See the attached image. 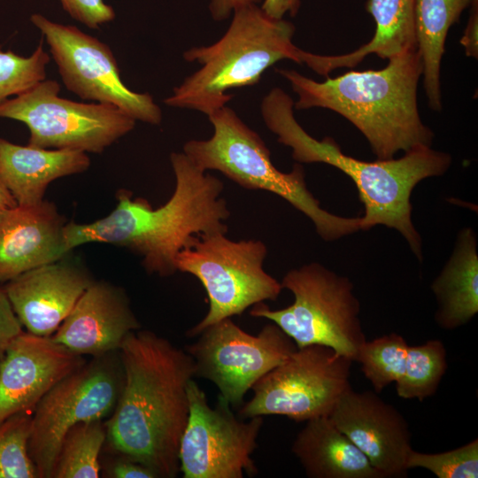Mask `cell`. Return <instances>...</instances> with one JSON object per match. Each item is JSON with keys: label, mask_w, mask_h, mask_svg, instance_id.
Returning a JSON list of instances; mask_svg holds the SVG:
<instances>
[{"label": "cell", "mask_w": 478, "mask_h": 478, "mask_svg": "<svg viewBox=\"0 0 478 478\" xmlns=\"http://www.w3.org/2000/svg\"><path fill=\"white\" fill-rule=\"evenodd\" d=\"M30 20L43 35L69 91L83 100L114 105L135 120L160 125V107L149 93L135 92L124 84L107 44L40 13L32 14Z\"/></svg>", "instance_id": "obj_12"}, {"label": "cell", "mask_w": 478, "mask_h": 478, "mask_svg": "<svg viewBox=\"0 0 478 478\" xmlns=\"http://www.w3.org/2000/svg\"><path fill=\"white\" fill-rule=\"evenodd\" d=\"M406 466L424 468L437 478H477L478 439H474L454 450L439 453L410 451Z\"/></svg>", "instance_id": "obj_30"}, {"label": "cell", "mask_w": 478, "mask_h": 478, "mask_svg": "<svg viewBox=\"0 0 478 478\" xmlns=\"http://www.w3.org/2000/svg\"><path fill=\"white\" fill-rule=\"evenodd\" d=\"M185 350L195 366V377L211 381L232 408L243 404L246 393L296 349L293 340L274 322L257 335L243 330L231 318L198 335Z\"/></svg>", "instance_id": "obj_14"}, {"label": "cell", "mask_w": 478, "mask_h": 478, "mask_svg": "<svg viewBox=\"0 0 478 478\" xmlns=\"http://www.w3.org/2000/svg\"><path fill=\"white\" fill-rule=\"evenodd\" d=\"M170 161L175 187L167 202L152 208L145 198H133L130 191L120 189L107 216L90 223H66L68 250L90 243L126 248L142 258L147 273L167 277L177 272L179 252L197 236L227 234L230 212L221 197L223 182L184 152L171 153Z\"/></svg>", "instance_id": "obj_2"}, {"label": "cell", "mask_w": 478, "mask_h": 478, "mask_svg": "<svg viewBox=\"0 0 478 478\" xmlns=\"http://www.w3.org/2000/svg\"><path fill=\"white\" fill-rule=\"evenodd\" d=\"M119 355L123 385L105 423L106 440L115 453L149 466L158 477H176L193 359L166 338L139 329L126 337Z\"/></svg>", "instance_id": "obj_1"}, {"label": "cell", "mask_w": 478, "mask_h": 478, "mask_svg": "<svg viewBox=\"0 0 478 478\" xmlns=\"http://www.w3.org/2000/svg\"><path fill=\"white\" fill-rule=\"evenodd\" d=\"M447 370V352L439 339L408 346L405 371L396 382L401 398L423 401L433 396Z\"/></svg>", "instance_id": "obj_26"}, {"label": "cell", "mask_w": 478, "mask_h": 478, "mask_svg": "<svg viewBox=\"0 0 478 478\" xmlns=\"http://www.w3.org/2000/svg\"><path fill=\"white\" fill-rule=\"evenodd\" d=\"M261 0H211L209 11L214 20L227 19L239 7L258 4Z\"/></svg>", "instance_id": "obj_36"}, {"label": "cell", "mask_w": 478, "mask_h": 478, "mask_svg": "<svg viewBox=\"0 0 478 478\" xmlns=\"http://www.w3.org/2000/svg\"><path fill=\"white\" fill-rule=\"evenodd\" d=\"M381 478L405 477L412 435L405 417L374 391L349 389L328 416Z\"/></svg>", "instance_id": "obj_15"}, {"label": "cell", "mask_w": 478, "mask_h": 478, "mask_svg": "<svg viewBox=\"0 0 478 478\" xmlns=\"http://www.w3.org/2000/svg\"><path fill=\"white\" fill-rule=\"evenodd\" d=\"M281 284L294 296L290 305L272 310L259 303L250 314L276 324L297 348L325 345L354 361L366 338L359 319L360 305L349 278L312 262L289 271Z\"/></svg>", "instance_id": "obj_7"}, {"label": "cell", "mask_w": 478, "mask_h": 478, "mask_svg": "<svg viewBox=\"0 0 478 478\" xmlns=\"http://www.w3.org/2000/svg\"><path fill=\"white\" fill-rule=\"evenodd\" d=\"M95 357L58 382L35 406L28 452L39 478H52L66 433L74 425L102 420L116 406L123 385L119 351Z\"/></svg>", "instance_id": "obj_9"}, {"label": "cell", "mask_w": 478, "mask_h": 478, "mask_svg": "<svg viewBox=\"0 0 478 478\" xmlns=\"http://www.w3.org/2000/svg\"><path fill=\"white\" fill-rule=\"evenodd\" d=\"M22 332V325L4 288L0 287V359L10 343Z\"/></svg>", "instance_id": "obj_32"}, {"label": "cell", "mask_w": 478, "mask_h": 478, "mask_svg": "<svg viewBox=\"0 0 478 478\" xmlns=\"http://www.w3.org/2000/svg\"><path fill=\"white\" fill-rule=\"evenodd\" d=\"M295 26L267 16L258 4L236 8L232 21L216 42L192 47L183 53L201 67L173 89L165 104L209 116L233 97L229 89L255 85L274 64L290 59L303 64V50L292 38Z\"/></svg>", "instance_id": "obj_5"}, {"label": "cell", "mask_w": 478, "mask_h": 478, "mask_svg": "<svg viewBox=\"0 0 478 478\" xmlns=\"http://www.w3.org/2000/svg\"><path fill=\"white\" fill-rule=\"evenodd\" d=\"M478 0H416V43L422 62L423 87L431 110H442L441 62L450 27Z\"/></svg>", "instance_id": "obj_24"}, {"label": "cell", "mask_w": 478, "mask_h": 478, "mask_svg": "<svg viewBox=\"0 0 478 478\" xmlns=\"http://www.w3.org/2000/svg\"><path fill=\"white\" fill-rule=\"evenodd\" d=\"M298 96L296 110H331L355 126L377 159L431 146L434 134L421 120L417 90L422 76L417 50L389 59L379 70H351L316 81L297 71L277 69Z\"/></svg>", "instance_id": "obj_4"}, {"label": "cell", "mask_w": 478, "mask_h": 478, "mask_svg": "<svg viewBox=\"0 0 478 478\" xmlns=\"http://www.w3.org/2000/svg\"><path fill=\"white\" fill-rule=\"evenodd\" d=\"M67 221L54 203L0 211V283L71 253L65 240Z\"/></svg>", "instance_id": "obj_19"}, {"label": "cell", "mask_w": 478, "mask_h": 478, "mask_svg": "<svg viewBox=\"0 0 478 478\" xmlns=\"http://www.w3.org/2000/svg\"><path fill=\"white\" fill-rule=\"evenodd\" d=\"M84 363L82 356L51 336L22 332L0 359V423L19 412H33L58 382Z\"/></svg>", "instance_id": "obj_16"}, {"label": "cell", "mask_w": 478, "mask_h": 478, "mask_svg": "<svg viewBox=\"0 0 478 478\" xmlns=\"http://www.w3.org/2000/svg\"><path fill=\"white\" fill-rule=\"evenodd\" d=\"M89 166V157L81 150L23 146L0 138V180L19 205L39 204L50 183Z\"/></svg>", "instance_id": "obj_20"}, {"label": "cell", "mask_w": 478, "mask_h": 478, "mask_svg": "<svg viewBox=\"0 0 478 478\" xmlns=\"http://www.w3.org/2000/svg\"><path fill=\"white\" fill-rule=\"evenodd\" d=\"M207 117L213 127L212 137L189 140L182 151L200 169L218 171L246 189L265 190L283 198L312 221L325 241L360 230V217H342L320 207L306 187L301 165H294L289 173L279 171L262 138L233 109L225 105Z\"/></svg>", "instance_id": "obj_6"}, {"label": "cell", "mask_w": 478, "mask_h": 478, "mask_svg": "<svg viewBox=\"0 0 478 478\" xmlns=\"http://www.w3.org/2000/svg\"><path fill=\"white\" fill-rule=\"evenodd\" d=\"M266 255L262 241H233L224 233L197 236L179 252L177 271L197 278L209 300L207 313L187 332L189 336L257 304L277 299L283 289L264 270Z\"/></svg>", "instance_id": "obj_8"}, {"label": "cell", "mask_w": 478, "mask_h": 478, "mask_svg": "<svg viewBox=\"0 0 478 478\" xmlns=\"http://www.w3.org/2000/svg\"><path fill=\"white\" fill-rule=\"evenodd\" d=\"M352 362L325 345L297 348L254 384L253 396L240 406L238 416L283 415L295 421L329 416L351 388Z\"/></svg>", "instance_id": "obj_11"}, {"label": "cell", "mask_w": 478, "mask_h": 478, "mask_svg": "<svg viewBox=\"0 0 478 478\" xmlns=\"http://www.w3.org/2000/svg\"><path fill=\"white\" fill-rule=\"evenodd\" d=\"M17 204L12 194L0 180V211Z\"/></svg>", "instance_id": "obj_37"}, {"label": "cell", "mask_w": 478, "mask_h": 478, "mask_svg": "<svg viewBox=\"0 0 478 478\" xmlns=\"http://www.w3.org/2000/svg\"><path fill=\"white\" fill-rule=\"evenodd\" d=\"M291 451L310 478H381L368 459L328 416L307 420Z\"/></svg>", "instance_id": "obj_22"}, {"label": "cell", "mask_w": 478, "mask_h": 478, "mask_svg": "<svg viewBox=\"0 0 478 478\" xmlns=\"http://www.w3.org/2000/svg\"><path fill=\"white\" fill-rule=\"evenodd\" d=\"M189 413L179 447L184 478H243L256 474L251 458L263 417L243 419L220 395L209 405L205 392L192 379L188 386Z\"/></svg>", "instance_id": "obj_13"}, {"label": "cell", "mask_w": 478, "mask_h": 478, "mask_svg": "<svg viewBox=\"0 0 478 478\" xmlns=\"http://www.w3.org/2000/svg\"><path fill=\"white\" fill-rule=\"evenodd\" d=\"M415 8L416 0H367L366 11L375 22L372 39L349 53H312L307 66L327 77L335 69L355 67L370 54L389 59L417 50Z\"/></svg>", "instance_id": "obj_21"}, {"label": "cell", "mask_w": 478, "mask_h": 478, "mask_svg": "<svg viewBox=\"0 0 478 478\" xmlns=\"http://www.w3.org/2000/svg\"><path fill=\"white\" fill-rule=\"evenodd\" d=\"M408 344L405 339L390 333L366 340L358 348L354 361L359 363L364 376L370 382L377 394L402 377Z\"/></svg>", "instance_id": "obj_27"}, {"label": "cell", "mask_w": 478, "mask_h": 478, "mask_svg": "<svg viewBox=\"0 0 478 478\" xmlns=\"http://www.w3.org/2000/svg\"><path fill=\"white\" fill-rule=\"evenodd\" d=\"M436 302V321L444 329L469 322L478 312V254L476 236L462 229L453 252L431 285Z\"/></svg>", "instance_id": "obj_23"}, {"label": "cell", "mask_w": 478, "mask_h": 478, "mask_svg": "<svg viewBox=\"0 0 478 478\" xmlns=\"http://www.w3.org/2000/svg\"><path fill=\"white\" fill-rule=\"evenodd\" d=\"M106 440L102 420L74 425L62 442L52 478H98L100 453Z\"/></svg>", "instance_id": "obj_25"}, {"label": "cell", "mask_w": 478, "mask_h": 478, "mask_svg": "<svg viewBox=\"0 0 478 478\" xmlns=\"http://www.w3.org/2000/svg\"><path fill=\"white\" fill-rule=\"evenodd\" d=\"M300 4V0H264L260 8L267 16L280 19H283L286 13L296 16Z\"/></svg>", "instance_id": "obj_35"}, {"label": "cell", "mask_w": 478, "mask_h": 478, "mask_svg": "<svg viewBox=\"0 0 478 478\" xmlns=\"http://www.w3.org/2000/svg\"><path fill=\"white\" fill-rule=\"evenodd\" d=\"M108 468V474L113 478H158L149 466L126 456L119 455Z\"/></svg>", "instance_id": "obj_33"}, {"label": "cell", "mask_w": 478, "mask_h": 478, "mask_svg": "<svg viewBox=\"0 0 478 478\" xmlns=\"http://www.w3.org/2000/svg\"><path fill=\"white\" fill-rule=\"evenodd\" d=\"M69 255L25 272L3 287L27 332L51 336L95 281Z\"/></svg>", "instance_id": "obj_17"}, {"label": "cell", "mask_w": 478, "mask_h": 478, "mask_svg": "<svg viewBox=\"0 0 478 478\" xmlns=\"http://www.w3.org/2000/svg\"><path fill=\"white\" fill-rule=\"evenodd\" d=\"M260 112L277 141L291 149L298 163H324L348 175L357 187L365 213L360 230L383 225L398 231L421 259V239L412 221L411 195L422 180L443 175L451 157L431 146L412 149L399 158L369 162L344 154L331 137L310 135L294 116V101L281 88H273L262 99Z\"/></svg>", "instance_id": "obj_3"}, {"label": "cell", "mask_w": 478, "mask_h": 478, "mask_svg": "<svg viewBox=\"0 0 478 478\" xmlns=\"http://www.w3.org/2000/svg\"><path fill=\"white\" fill-rule=\"evenodd\" d=\"M139 328L125 290L94 281L51 338L78 355L95 358L119 351L126 337Z\"/></svg>", "instance_id": "obj_18"}, {"label": "cell", "mask_w": 478, "mask_h": 478, "mask_svg": "<svg viewBox=\"0 0 478 478\" xmlns=\"http://www.w3.org/2000/svg\"><path fill=\"white\" fill-rule=\"evenodd\" d=\"M471 13L460 43L466 56L477 58L478 55V2L471 4Z\"/></svg>", "instance_id": "obj_34"}, {"label": "cell", "mask_w": 478, "mask_h": 478, "mask_svg": "<svg viewBox=\"0 0 478 478\" xmlns=\"http://www.w3.org/2000/svg\"><path fill=\"white\" fill-rule=\"evenodd\" d=\"M50 55L42 42L29 57L0 50V103L19 96L46 79Z\"/></svg>", "instance_id": "obj_29"}, {"label": "cell", "mask_w": 478, "mask_h": 478, "mask_svg": "<svg viewBox=\"0 0 478 478\" xmlns=\"http://www.w3.org/2000/svg\"><path fill=\"white\" fill-rule=\"evenodd\" d=\"M33 412H19L0 423V478L38 477L28 452Z\"/></svg>", "instance_id": "obj_28"}, {"label": "cell", "mask_w": 478, "mask_h": 478, "mask_svg": "<svg viewBox=\"0 0 478 478\" xmlns=\"http://www.w3.org/2000/svg\"><path fill=\"white\" fill-rule=\"evenodd\" d=\"M59 1L66 13L89 28H98L113 20L116 16L113 8L104 0Z\"/></svg>", "instance_id": "obj_31"}, {"label": "cell", "mask_w": 478, "mask_h": 478, "mask_svg": "<svg viewBox=\"0 0 478 478\" xmlns=\"http://www.w3.org/2000/svg\"><path fill=\"white\" fill-rule=\"evenodd\" d=\"M55 80H43L0 103V118L19 120L29 130L28 145L102 153L132 131L136 120L118 107L59 96Z\"/></svg>", "instance_id": "obj_10"}]
</instances>
